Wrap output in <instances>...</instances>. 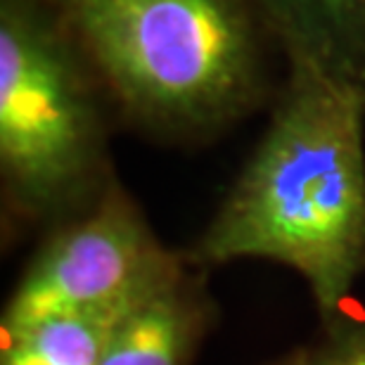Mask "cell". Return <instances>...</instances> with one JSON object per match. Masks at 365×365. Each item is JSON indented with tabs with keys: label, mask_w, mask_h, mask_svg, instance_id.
<instances>
[{
	"label": "cell",
	"mask_w": 365,
	"mask_h": 365,
	"mask_svg": "<svg viewBox=\"0 0 365 365\" xmlns=\"http://www.w3.org/2000/svg\"><path fill=\"white\" fill-rule=\"evenodd\" d=\"M185 259L275 261L304 277L325 323L349 313L365 273V83L284 60L264 133Z\"/></svg>",
	"instance_id": "cell-1"
},
{
	"label": "cell",
	"mask_w": 365,
	"mask_h": 365,
	"mask_svg": "<svg viewBox=\"0 0 365 365\" xmlns=\"http://www.w3.org/2000/svg\"><path fill=\"white\" fill-rule=\"evenodd\" d=\"M126 126L202 143L273 93L254 0H50ZM277 50V48H275Z\"/></svg>",
	"instance_id": "cell-2"
},
{
	"label": "cell",
	"mask_w": 365,
	"mask_h": 365,
	"mask_svg": "<svg viewBox=\"0 0 365 365\" xmlns=\"http://www.w3.org/2000/svg\"><path fill=\"white\" fill-rule=\"evenodd\" d=\"M116 119L50 0H0V182L12 221L53 228L116 176Z\"/></svg>",
	"instance_id": "cell-3"
},
{
	"label": "cell",
	"mask_w": 365,
	"mask_h": 365,
	"mask_svg": "<svg viewBox=\"0 0 365 365\" xmlns=\"http://www.w3.org/2000/svg\"><path fill=\"white\" fill-rule=\"evenodd\" d=\"M185 264V252L157 237L114 178L98 200L50 228L7 299L0 339L67 313L123 311Z\"/></svg>",
	"instance_id": "cell-4"
},
{
	"label": "cell",
	"mask_w": 365,
	"mask_h": 365,
	"mask_svg": "<svg viewBox=\"0 0 365 365\" xmlns=\"http://www.w3.org/2000/svg\"><path fill=\"white\" fill-rule=\"evenodd\" d=\"M214 316L200 268L185 264L116 318L100 365H192Z\"/></svg>",
	"instance_id": "cell-5"
},
{
	"label": "cell",
	"mask_w": 365,
	"mask_h": 365,
	"mask_svg": "<svg viewBox=\"0 0 365 365\" xmlns=\"http://www.w3.org/2000/svg\"><path fill=\"white\" fill-rule=\"evenodd\" d=\"M277 53L365 83V0H254Z\"/></svg>",
	"instance_id": "cell-6"
},
{
	"label": "cell",
	"mask_w": 365,
	"mask_h": 365,
	"mask_svg": "<svg viewBox=\"0 0 365 365\" xmlns=\"http://www.w3.org/2000/svg\"><path fill=\"white\" fill-rule=\"evenodd\" d=\"M123 311L67 313L34 323L0 339V365H100Z\"/></svg>",
	"instance_id": "cell-7"
},
{
	"label": "cell",
	"mask_w": 365,
	"mask_h": 365,
	"mask_svg": "<svg viewBox=\"0 0 365 365\" xmlns=\"http://www.w3.org/2000/svg\"><path fill=\"white\" fill-rule=\"evenodd\" d=\"M325 327V339L306 349L311 365H365V313H344Z\"/></svg>",
	"instance_id": "cell-8"
},
{
	"label": "cell",
	"mask_w": 365,
	"mask_h": 365,
	"mask_svg": "<svg viewBox=\"0 0 365 365\" xmlns=\"http://www.w3.org/2000/svg\"><path fill=\"white\" fill-rule=\"evenodd\" d=\"M275 365H311V363H309V356H306V349H304V351H294L292 356H287V359L277 361Z\"/></svg>",
	"instance_id": "cell-9"
}]
</instances>
